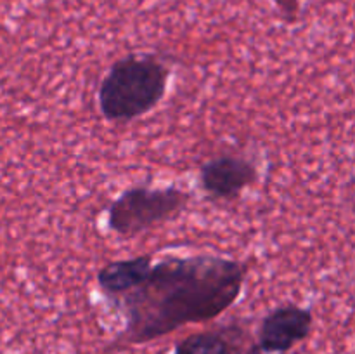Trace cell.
Masks as SVG:
<instances>
[{
  "instance_id": "obj_3",
  "label": "cell",
  "mask_w": 355,
  "mask_h": 354,
  "mask_svg": "<svg viewBox=\"0 0 355 354\" xmlns=\"http://www.w3.org/2000/svg\"><path fill=\"white\" fill-rule=\"evenodd\" d=\"M193 194L182 187L135 184L121 191L106 208V228L120 238H134L175 221L189 207Z\"/></svg>"
},
{
  "instance_id": "obj_4",
  "label": "cell",
  "mask_w": 355,
  "mask_h": 354,
  "mask_svg": "<svg viewBox=\"0 0 355 354\" xmlns=\"http://www.w3.org/2000/svg\"><path fill=\"white\" fill-rule=\"evenodd\" d=\"M260 179L255 160L236 153H220L201 163L200 189L211 201H234Z\"/></svg>"
},
{
  "instance_id": "obj_1",
  "label": "cell",
  "mask_w": 355,
  "mask_h": 354,
  "mask_svg": "<svg viewBox=\"0 0 355 354\" xmlns=\"http://www.w3.org/2000/svg\"><path fill=\"white\" fill-rule=\"evenodd\" d=\"M248 273V262L217 253L118 260L110 302L123 316V330L113 347L148 344L218 318L239 301Z\"/></svg>"
},
{
  "instance_id": "obj_8",
  "label": "cell",
  "mask_w": 355,
  "mask_h": 354,
  "mask_svg": "<svg viewBox=\"0 0 355 354\" xmlns=\"http://www.w3.org/2000/svg\"><path fill=\"white\" fill-rule=\"evenodd\" d=\"M245 354H270V353H266V351L259 349V347H257L255 344H252V346H250L248 349L245 351Z\"/></svg>"
},
{
  "instance_id": "obj_6",
  "label": "cell",
  "mask_w": 355,
  "mask_h": 354,
  "mask_svg": "<svg viewBox=\"0 0 355 354\" xmlns=\"http://www.w3.org/2000/svg\"><path fill=\"white\" fill-rule=\"evenodd\" d=\"M243 335L245 330L238 325H225L191 333L179 340L173 354H245Z\"/></svg>"
},
{
  "instance_id": "obj_2",
  "label": "cell",
  "mask_w": 355,
  "mask_h": 354,
  "mask_svg": "<svg viewBox=\"0 0 355 354\" xmlns=\"http://www.w3.org/2000/svg\"><path fill=\"white\" fill-rule=\"evenodd\" d=\"M172 68L158 54H132L116 59L97 89L101 117L110 124H127L151 113L170 87Z\"/></svg>"
},
{
  "instance_id": "obj_7",
  "label": "cell",
  "mask_w": 355,
  "mask_h": 354,
  "mask_svg": "<svg viewBox=\"0 0 355 354\" xmlns=\"http://www.w3.org/2000/svg\"><path fill=\"white\" fill-rule=\"evenodd\" d=\"M274 3L277 6V9L283 12V16L288 21H293L297 17L298 12V0H274Z\"/></svg>"
},
{
  "instance_id": "obj_5",
  "label": "cell",
  "mask_w": 355,
  "mask_h": 354,
  "mask_svg": "<svg viewBox=\"0 0 355 354\" xmlns=\"http://www.w3.org/2000/svg\"><path fill=\"white\" fill-rule=\"evenodd\" d=\"M314 328V312L300 304L286 302L270 309L260 319L255 346L270 354H290L309 339Z\"/></svg>"
}]
</instances>
